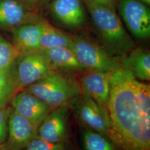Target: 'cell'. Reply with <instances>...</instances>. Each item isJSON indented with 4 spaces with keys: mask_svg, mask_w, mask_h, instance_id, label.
Instances as JSON below:
<instances>
[{
    "mask_svg": "<svg viewBox=\"0 0 150 150\" xmlns=\"http://www.w3.org/2000/svg\"><path fill=\"white\" fill-rule=\"evenodd\" d=\"M110 137L121 150H150V87L125 69L113 72Z\"/></svg>",
    "mask_w": 150,
    "mask_h": 150,
    "instance_id": "obj_1",
    "label": "cell"
},
{
    "mask_svg": "<svg viewBox=\"0 0 150 150\" xmlns=\"http://www.w3.org/2000/svg\"><path fill=\"white\" fill-rule=\"evenodd\" d=\"M42 18L21 0H0V30L10 31L23 24L36 23Z\"/></svg>",
    "mask_w": 150,
    "mask_h": 150,
    "instance_id": "obj_9",
    "label": "cell"
},
{
    "mask_svg": "<svg viewBox=\"0 0 150 150\" xmlns=\"http://www.w3.org/2000/svg\"><path fill=\"white\" fill-rule=\"evenodd\" d=\"M42 51L54 71L70 74L88 72L78 61L71 48L57 47Z\"/></svg>",
    "mask_w": 150,
    "mask_h": 150,
    "instance_id": "obj_15",
    "label": "cell"
},
{
    "mask_svg": "<svg viewBox=\"0 0 150 150\" xmlns=\"http://www.w3.org/2000/svg\"><path fill=\"white\" fill-rule=\"evenodd\" d=\"M20 91L10 70H0V107L8 106Z\"/></svg>",
    "mask_w": 150,
    "mask_h": 150,
    "instance_id": "obj_18",
    "label": "cell"
},
{
    "mask_svg": "<svg viewBox=\"0 0 150 150\" xmlns=\"http://www.w3.org/2000/svg\"><path fill=\"white\" fill-rule=\"evenodd\" d=\"M69 111L67 105L53 109L38 126V137L52 144H64L69 134Z\"/></svg>",
    "mask_w": 150,
    "mask_h": 150,
    "instance_id": "obj_8",
    "label": "cell"
},
{
    "mask_svg": "<svg viewBox=\"0 0 150 150\" xmlns=\"http://www.w3.org/2000/svg\"><path fill=\"white\" fill-rule=\"evenodd\" d=\"M118 10L129 31L138 40L150 37V11L139 0H118Z\"/></svg>",
    "mask_w": 150,
    "mask_h": 150,
    "instance_id": "obj_7",
    "label": "cell"
},
{
    "mask_svg": "<svg viewBox=\"0 0 150 150\" xmlns=\"http://www.w3.org/2000/svg\"><path fill=\"white\" fill-rule=\"evenodd\" d=\"M118 0H82L83 2H90L97 5L102 6L116 9Z\"/></svg>",
    "mask_w": 150,
    "mask_h": 150,
    "instance_id": "obj_23",
    "label": "cell"
},
{
    "mask_svg": "<svg viewBox=\"0 0 150 150\" xmlns=\"http://www.w3.org/2000/svg\"><path fill=\"white\" fill-rule=\"evenodd\" d=\"M10 106L38 129L52 109L28 91L22 90L13 97Z\"/></svg>",
    "mask_w": 150,
    "mask_h": 150,
    "instance_id": "obj_11",
    "label": "cell"
},
{
    "mask_svg": "<svg viewBox=\"0 0 150 150\" xmlns=\"http://www.w3.org/2000/svg\"><path fill=\"white\" fill-rule=\"evenodd\" d=\"M10 106L0 107V146L6 143L8 135V118L11 111Z\"/></svg>",
    "mask_w": 150,
    "mask_h": 150,
    "instance_id": "obj_22",
    "label": "cell"
},
{
    "mask_svg": "<svg viewBox=\"0 0 150 150\" xmlns=\"http://www.w3.org/2000/svg\"><path fill=\"white\" fill-rule=\"evenodd\" d=\"M23 90L38 97L52 110L67 105L81 94L79 81L71 74L57 71Z\"/></svg>",
    "mask_w": 150,
    "mask_h": 150,
    "instance_id": "obj_3",
    "label": "cell"
},
{
    "mask_svg": "<svg viewBox=\"0 0 150 150\" xmlns=\"http://www.w3.org/2000/svg\"><path fill=\"white\" fill-rule=\"evenodd\" d=\"M23 24L11 29L12 42L18 54L41 50L40 38L42 21Z\"/></svg>",
    "mask_w": 150,
    "mask_h": 150,
    "instance_id": "obj_14",
    "label": "cell"
},
{
    "mask_svg": "<svg viewBox=\"0 0 150 150\" xmlns=\"http://www.w3.org/2000/svg\"><path fill=\"white\" fill-rule=\"evenodd\" d=\"M72 36L54 27L43 19L40 38L41 50L57 47H67L72 50Z\"/></svg>",
    "mask_w": 150,
    "mask_h": 150,
    "instance_id": "obj_17",
    "label": "cell"
},
{
    "mask_svg": "<svg viewBox=\"0 0 150 150\" xmlns=\"http://www.w3.org/2000/svg\"><path fill=\"white\" fill-rule=\"evenodd\" d=\"M9 70L20 91L54 71L42 50L18 54Z\"/></svg>",
    "mask_w": 150,
    "mask_h": 150,
    "instance_id": "obj_6",
    "label": "cell"
},
{
    "mask_svg": "<svg viewBox=\"0 0 150 150\" xmlns=\"http://www.w3.org/2000/svg\"><path fill=\"white\" fill-rule=\"evenodd\" d=\"M22 150H65L64 144H52L37 137Z\"/></svg>",
    "mask_w": 150,
    "mask_h": 150,
    "instance_id": "obj_21",
    "label": "cell"
},
{
    "mask_svg": "<svg viewBox=\"0 0 150 150\" xmlns=\"http://www.w3.org/2000/svg\"><path fill=\"white\" fill-rule=\"evenodd\" d=\"M48 7L52 18L63 27L76 30L86 22L82 0H51Z\"/></svg>",
    "mask_w": 150,
    "mask_h": 150,
    "instance_id": "obj_10",
    "label": "cell"
},
{
    "mask_svg": "<svg viewBox=\"0 0 150 150\" xmlns=\"http://www.w3.org/2000/svg\"><path fill=\"white\" fill-rule=\"evenodd\" d=\"M22 1L33 11H36L37 8L42 4L45 0H21Z\"/></svg>",
    "mask_w": 150,
    "mask_h": 150,
    "instance_id": "obj_24",
    "label": "cell"
},
{
    "mask_svg": "<svg viewBox=\"0 0 150 150\" xmlns=\"http://www.w3.org/2000/svg\"><path fill=\"white\" fill-rule=\"evenodd\" d=\"M0 150H15L12 149L6 143L0 146Z\"/></svg>",
    "mask_w": 150,
    "mask_h": 150,
    "instance_id": "obj_25",
    "label": "cell"
},
{
    "mask_svg": "<svg viewBox=\"0 0 150 150\" xmlns=\"http://www.w3.org/2000/svg\"><path fill=\"white\" fill-rule=\"evenodd\" d=\"M38 137V129L11 108L6 143L15 150L24 149Z\"/></svg>",
    "mask_w": 150,
    "mask_h": 150,
    "instance_id": "obj_13",
    "label": "cell"
},
{
    "mask_svg": "<svg viewBox=\"0 0 150 150\" xmlns=\"http://www.w3.org/2000/svg\"><path fill=\"white\" fill-rule=\"evenodd\" d=\"M18 54L12 43L0 34V70H10Z\"/></svg>",
    "mask_w": 150,
    "mask_h": 150,
    "instance_id": "obj_20",
    "label": "cell"
},
{
    "mask_svg": "<svg viewBox=\"0 0 150 150\" xmlns=\"http://www.w3.org/2000/svg\"><path fill=\"white\" fill-rule=\"evenodd\" d=\"M72 50L88 71L114 72L122 69L121 57L109 54L103 47L81 36H72Z\"/></svg>",
    "mask_w": 150,
    "mask_h": 150,
    "instance_id": "obj_4",
    "label": "cell"
},
{
    "mask_svg": "<svg viewBox=\"0 0 150 150\" xmlns=\"http://www.w3.org/2000/svg\"><path fill=\"white\" fill-rule=\"evenodd\" d=\"M147 5H150V0H139Z\"/></svg>",
    "mask_w": 150,
    "mask_h": 150,
    "instance_id": "obj_26",
    "label": "cell"
},
{
    "mask_svg": "<svg viewBox=\"0 0 150 150\" xmlns=\"http://www.w3.org/2000/svg\"><path fill=\"white\" fill-rule=\"evenodd\" d=\"M82 136L85 150H115L107 137L96 131L86 129Z\"/></svg>",
    "mask_w": 150,
    "mask_h": 150,
    "instance_id": "obj_19",
    "label": "cell"
},
{
    "mask_svg": "<svg viewBox=\"0 0 150 150\" xmlns=\"http://www.w3.org/2000/svg\"><path fill=\"white\" fill-rule=\"evenodd\" d=\"M91 16L102 47L111 55L123 57L134 48L133 39L126 31L116 9L83 2Z\"/></svg>",
    "mask_w": 150,
    "mask_h": 150,
    "instance_id": "obj_2",
    "label": "cell"
},
{
    "mask_svg": "<svg viewBox=\"0 0 150 150\" xmlns=\"http://www.w3.org/2000/svg\"><path fill=\"white\" fill-rule=\"evenodd\" d=\"M122 69L128 70L136 79H150V51L142 47L134 48L126 56L121 57Z\"/></svg>",
    "mask_w": 150,
    "mask_h": 150,
    "instance_id": "obj_16",
    "label": "cell"
},
{
    "mask_svg": "<svg viewBox=\"0 0 150 150\" xmlns=\"http://www.w3.org/2000/svg\"><path fill=\"white\" fill-rule=\"evenodd\" d=\"M75 118L86 129L110 137L111 122L107 107L81 93L67 105Z\"/></svg>",
    "mask_w": 150,
    "mask_h": 150,
    "instance_id": "obj_5",
    "label": "cell"
},
{
    "mask_svg": "<svg viewBox=\"0 0 150 150\" xmlns=\"http://www.w3.org/2000/svg\"><path fill=\"white\" fill-rule=\"evenodd\" d=\"M113 72L88 71L79 80L81 93L90 97L107 107L110 95V77Z\"/></svg>",
    "mask_w": 150,
    "mask_h": 150,
    "instance_id": "obj_12",
    "label": "cell"
}]
</instances>
